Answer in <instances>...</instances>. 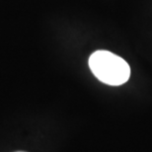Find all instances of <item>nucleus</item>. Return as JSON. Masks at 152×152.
<instances>
[{
    "instance_id": "1",
    "label": "nucleus",
    "mask_w": 152,
    "mask_h": 152,
    "mask_svg": "<svg viewBox=\"0 0 152 152\" xmlns=\"http://www.w3.org/2000/svg\"><path fill=\"white\" fill-rule=\"evenodd\" d=\"M89 67L100 81L111 86L126 83L130 76L129 63L108 50H97L91 54Z\"/></svg>"
},
{
    "instance_id": "2",
    "label": "nucleus",
    "mask_w": 152,
    "mask_h": 152,
    "mask_svg": "<svg viewBox=\"0 0 152 152\" xmlns=\"http://www.w3.org/2000/svg\"><path fill=\"white\" fill-rule=\"evenodd\" d=\"M18 152H23V151H18Z\"/></svg>"
}]
</instances>
